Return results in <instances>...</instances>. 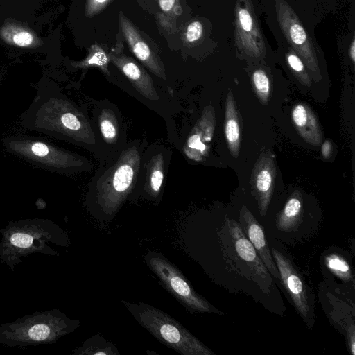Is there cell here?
<instances>
[{
	"instance_id": "6da1fadb",
	"label": "cell",
	"mask_w": 355,
	"mask_h": 355,
	"mask_svg": "<svg viewBox=\"0 0 355 355\" xmlns=\"http://www.w3.org/2000/svg\"><path fill=\"white\" fill-rule=\"evenodd\" d=\"M0 261L10 268L22 261L21 257L41 252L58 255L48 243L67 245L64 232L54 223L46 220H31L10 223L0 230Z\"/></svg>"
},
{
	"instance_id": "7a4b0ae2",
	"label": "cell",
	"mask_w": 355,
	"mask_h": 355,
	"mask_svg": "<svg viewBox=\"0 0 355 355\" xmlns=\"http://www.w3.org/2000/svg\"><path fill=\"white\" fill-rule=\"evenodd\" d=\"M79 323L59 310L35 312L1 324L0 343L19 347L54 343L76 329Z\"/></svg>"
},
{
	"instance_id": "3957f363",
	"label": "cell",
	"mask_w": 355,
	"mask_h": 355,
	"mask_svg": "<svg viewBox=\"0 0 355 355\" xmlns=\"http://www.w3.org/2000/svg\"><path fill=\"white\" fill-rule=\"evenodd\" d=\"M133 318L162 344L183 355L214 353L172 317L142 302L122 300Z\"/></svg>"
},
{
	"instance_id": "277c9868",
	"label": "cell",
	"mask_w": 355,
	"mask_h": 355,
	"mask_svg": "<svg viewBox=\"0 0 355 355\" xmlns=\"http://www.w3.org/2000/svg\"><path fill=\"white\" fill-rule=\"evenodd\" d=\"M141 156L136 146L124 150L97 184V202L107 214H114L130 193L138 176Z\"/></svg>"
},
{
	"instance_id": "5b68a950",
	"label": "cell",
	"mask_w": 355,
	"mask_h": 355,
	"mask_svg": "<svg viewBox=\"0 0 355 355\" xmlns=\"http://www.w3.org/2000/svg\"><path fill=\"white\" fill-rule=\"evenodd\" d=\"M145 259L167 290L184 306L197 312H218L193 290L182 272L162 255L149 252Z\"/></svg>"
},
{
	"instance_id": "8992f818",
	"label": "cell",
	"mask_w": 355,
	"mask_h": 355,
	"mask_svg": "<svg viewBox=\"0 0 355 355\" xmlns=\"http://www.w3.org/2000/svg\"><path fill=\"white\" fill-rule=\"evenodd\" d=\"M279 27L291 48L302 58L315 81L321 80L317 54L312 41L296 13L285 0H275Z\"/></svg>"
},
{
	"instance_id": "52a82bcc",
	"label": "cell",
	"mask_w": 355,
	"mask_h": 355,
	"mask_svg": "<svg viewBox=\"0 0 355 355\" xmlns=\"http://www.w3.org/2000/svg\"><path fill=\"white\" fill-rule=\"evenodd\" d=\"M234 12L237 49L252 58H263L266 47L251 0H236Z\"/></svg>"
},
{
	"instance_id": "ba28073f",
	"label": "cell",
	"mask_w": 355,
	"mask_h": 355,
	"mask_svg": "<svg viewBox=\"0 0 355 355\" xmlns=\"http://www.w3.org/2000/svg\"><path fill=\"white\" fill-rule=\"evenodd\" d=\"M230 243L236 255L244 262L250 277L265 293H269L272 280L270 272L254 246L243 233L239 223L225 218Z\"/></svg>"
},
{
	"instance_id": "9c48e42d",
	"label": "cell",
	"mask_w": 355,
	"mask_h": 355,
	"mask_svg": "<svg viewBox=\"0 0 355 355\" xmlns=\"http://www.w3.org/2000/svg\"><path fill=\"white\" fill-rule=\"evenodd\" d=\"M274 261L279 270L281 281L290 295L295 307L304 321L312 317V302L306 284L294 264L283 254L272 249Z\"/></svg>"
},
{
	"instance_id": "30bf717a",
	"label": "cell",
	"mask_w": 355,
	"mask_h": 355,
	"mask_svg": "<svg viewBox=\"0 0 355 355\" xmlns=\"http://www.w3.org/2000/svg\"><path fill=\"white\" fill-rule=\"evenodd\" d=\"M275 166L274 157L269 150L263 152L256 162L251 173L252 193L258 203L260 214H266L275 184Z\"/></svg>"
},
{
	"instance_id": "8fae6325",
	"label": "cell",
	"mask_w": 355,
	"mask_h": 355,
	"mask_svg": "<svg viewBox=\"0 0 355 355\" xmlns=\"http://www.w3.org/2000/svg\"><path fill=\"white\" fill-rule=\"evenodd\" d=\"M216 125L214 107H205L200 118L192 128L183 150L195 162L202 161L208 155Z\"/></svg>"
},
{
	"instance_id": "7c38bea8",
	"label": "cell",
	"mask_w": 355,
	"mask_h": 355,
	"mask_svg": "<svg viewBox=\"0 0 355 355\" xmlns=\"http://www.w3.org/2000/svg\"><path fill=\"white\" fill-rule=\"evenodd\" d=\"M119 18L123 35L135 56L155 76L165 80L164 69L159 59L136 27L122 12Z\"/></svg>"
},
{
	"instance_id": "4fadbf2b",
	"label": "cell",
	"mask_w": 355,
	"mask_h": 355,
	"mask_svg": "<svg viewBox=\"0 0 355 355\" xmlns=\"http://www.w3.org/2000/svg\"><path fill=\"white\" fill-rule=\"evenodd\" d=\"M110 61L124 74L132 86L144 98L150 101L159 99V95L150 75L133 59L122 53L119 48L109 53Z\"/></svg>"
},
{
	"instance_id": "5bb4252c",
	"label": "cell",
	"mask_w": 355,
	"mask_h": 355,
	"mask_svg": "<svg viewBox=\"0 0 355 355\" xmlns=\"http://www.w3.org/2000/svg\"><path fill=\"white\" fill-rule=\"evenodd\" d=\"M239 224L245 230L248 239L254 246L270 274L282 282L279 270L272 259L262 226L245 205H243L241 209Z\"/></svg>"
},
{
	"instance_id": "9a60e30c",
	"label": "cell",
	"mask_w": 355,
	"mask_h": 355,
	"mask_svg": "<svg viewBox=\"0 0 355 355\" xmlns=\"http://www.w3.org/2000/svg\"><path fill=\"white\" fill-rule=\"evenodd\" d=\"M291 118L295 128L306 142L313 146L322 144V130L315 113L309 105L303 103L295 105Z\"/></svg>"
},
{
	"instance_id": "2e32d148",
	"label": "cell",
	"mask_w": 355,
	"mask_h": 355,
	"mask_svg": "<svg viewBox=\"0 0 355 355\" xmlns=\"http://www.w3.org/2000/svg\"><path fill=\"white\" fill-rule=\"evenodd\" d=\"M224 130L230 153L236 158L240 152L241 130L235 101L230 89L225 100Z\"/></svg>"
},
{
	"instance_id": "e0dca14e",
	"label": "cell",
	"mask_w": 355,
	"mask_h": 355,
	"mask_svg": "<svg viewBox=\"0 0 355 355\" xmlns=\"http://www.w3.org/2000/svg\"><path fill=\"white\" fill-rule=\"evenodd\" d=\"M302 196L299 191H295L288 198L276 220V227L282 232L297 230L302 216Z\"/></svg>"
},
{
	"instance_id": "ac0fdd59",
	"label": "cell",
	"mask_w": 355,
	"mask_h": 355,
	"mask_svg": "<svg viewBox=\"0 0 355 355\" xmlns=\"http://www.w3.org/2000/svg\"><path fill=\"white\" fill-rule=\"evenodd\" d=\"M164 180V157L162 153L152 157L148 164L145 188L153 197H157L161 191Z\"/></svg>"
},
{
	"instance_id": "d6986e66",
	"label": "cell",
	"mask_w": 355,
	"mask_h": 355,
	"mask_svg": "<svg viewBox=\"0 0 355 355\" xmlns=\"http://www.w3.org/2000/svg\"><path fill=\"white\" fill-rule=\"evenodd\" d=\"M158 3L160 10L159 22L163 28L172 33L175 31L176 19L182 13L179 0H158Z\"/></svg>"
},
{
	"instance_id": "ffe728a7",
	"label": "cell",
	"mask_w": 355,
	"mask_h": 355,
	"mask_svg": "<svg viewBox=\"0 0 355 355\" xmlns=\"http://www.w3.org/2000/svg\"><path fill=\"white\" fill-rule=\"evenodd\" d=\"M73 354L117 355L119 352L114 345L99 335L87 339L80 348L74 350Z\"/></svg>"
},
{
	"instance_id": "44dd1931",
	"label": "cell",
	"mask_w": 355,
	"mask_h": 355,
	"mask_svg": "<svg viewBox=\"0 0 355 355\" xmlns=\"http://www.w3.org/2000/svg\"><path fill=\"white\" fill-rule=\"evenodd\" d=\"M110 61L109 53L107 54L98 44H93L89 49V54L81 62L76 63L79 68L97 67L105 74H110L108 69V64Z\"/></svg>"
},
{
	"instance_id": "7402d4cb",
	"label": "cell",
	"mask_w": 355,
	"mask_h": 355,
	"mask_svg": "<svg viewBox=\"0 0 355 355\" xmlns=\"http://www.w3.org/2000/svg\"><path fill=\"white\" fill-rule=\"evenodd\" d=\"M100 131L104 141L113 144L119 137V125L114 113L110 109H103L98 116Z\"/></svg>"
},
{
	"instance_id": "603a6c76",
	"label": "cell",
	"mask_w": 355,
	"mask_h": 355,
	"mask_svg": "<svg viewBox=\"0 0 355 355\" xmlns=\"http://www.w3.org/2000/svg\"><path fill=\"white\" fill-rule=\"evenodd\" d=\"M327 267L338 277L345 282L353 281V274L346 259L337 254H331L324 259Z\"/></svg>"
},
{
	"instance_id": "cb8c5ba5",
	"label": "cell",
	"mask_w": 355,
	"mask_h": 355,
	"mask_svg": "<svg viewBox=\"0 0 355 355\" xmlns=\"http://www.w3.org/2000/svg\"><path fill=\"white\" fill-rule=\"evenodd\" d=\"M286 60L299 82L303 85L311 86V78L305 69L304 62L292 48H290L286 53Z\"/></svg>"
},
{
	"instance_id": "d4e9b609",
	"label": "cell",
	"mask_w": 355,
	"mask_h": 355,
	"mask_svg": "<svg viewBox=\"0 0 355 355\" xmlns=\"http://www.w3.org/2000/svg\"><path fill=\"white\" fill-rule=\"evenodd\" d=\"M252 85L259 101L267 105L270 94V79L266 72L262 69L254 71L252 76Z\"/></svg>"
},
{
	"instance_id": "484cf974",
	"label": "cell",
	"mask_w": 355,
	"mask_h": 355,
	"mask_svg": "<svg viewBox=\"0 0 355 355\" xmlns=\"http://www.w3.org/2000/svg\"><path fill=\"white\" fill-rule=\"evenodd\" d=\"M204 35V26L198 20L191 21L185 28L183 37L184 43L187 45L195 44L198 42Z\"/></svg>"
},
{
	"instance_id": "4316f807",
	"label": "cell",
	"mask_w": 355,
	"mask_h": 355,
	"mask_svg": "<svg viewBox=\"0 0 355 355\" xmlns=\"http://www.w3.org/2000/svg\"><path fill=\"white\" fill-rule=\"evenodd\" d=\"M112 0H87L85 14L92 17L101 12Z\"/></svg>"
},
{
	"instance_id": "83f0119b",
	"label": "cell",
	"mask_w": 355,
	"mask_h": 355,
	"mask_svg": "<svg viewBox=\"0 0 355 355\" xmlns=\"http://www.w3.org/2000/svg\"><path fill=\"white\" fill-rule=\"evenodd\" d=\"M31 150L35 155L43 157L51 154V151L46 144L42 142H35L31 146Z\"/></svg>"
},
{
	"instance_id": "f1b7e54d",
	"label": "cell",
	"mask_w": 355,
	"mask_h": 355,
	"mask_svg": "<svg viewBox=\"0 0 355 355\" xmlns=\"http://www.w3.org/2000/svg\"><path fill=\"white\" fill-rule=\"evenodd\" d=\"M13 41L17 45L28 46L32 42L33 37L29 33L21 32L14 36Z\"/></svg>"
},
{
	"instance_id": "f546056e",
	"label": "cell",
	"mask_w": 355,
	"mask_h": 355,
	"mask_svg": "<svg viewBox=\"0 0 355 355\" xmlns=\"http://www.w3.org/2000/svg\"><path fill=\"white\" fill-rule=\"evenodd\" d=\"M331 150L332 145L331 141L329 139L325 140L321 147L322 157L326 159H329L331 155Z\"/></svg>"
},
{
	"instance_id": "4dcf8cb0",
	"label": "cell",
	"mask_w": 355,
	"mask_h": 355,
	"mask_svg": "<svg viewBox=\"0 0 355 355\" xmlns=\"http://www.w3.org/2000/svg\"><path fill=\"white\" fill-rule=\"evenodd\" d=\"M347 338L349 349L352 355L355 354V341H354V324L349 328L347 331Z\"/></svg>"
},
{
	"instance_id": "1f68e13d",
	"label": "cell",
	"mask_w": 355,
	"mask_h": 355,
	"mask_svg": "<svg viewBox=\"0 0 355 355\" xmlns=\"http://www.w3.org/2000/svg\"><path fill=\"white\" fill-rule=\"evenodd\" d=\"M349 56L353 64L355 62V39L354 36L352 40V42L349 47Z\"/></svg>"
}]
</instances>
